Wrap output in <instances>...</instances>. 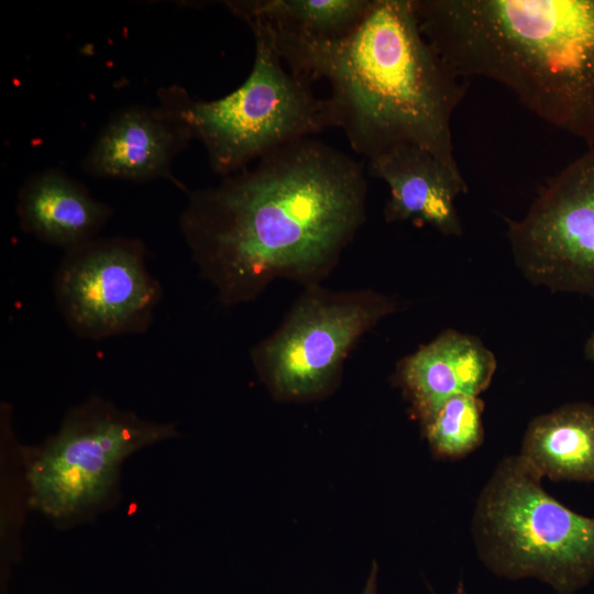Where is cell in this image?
Here are the masks:
<instances>
[{"mask_svg": "<svg viewBox=\"0 0 594 594\" xmlns=\"http://www.w3.org/2000/svg\"><path fill=\"white\" fill-rule=\"evenodd\" d=\"M585 355L587 360L592 361L594 363V331L590 336V338L586 341L585 344Z\"/></svg>", "mask_w": 594, "mask_h": 594, "instance_id": "cell-17", "label": "cell"}, {"mask_svg": "<svg viewBox=\"0 0 594 594\" xmlns=\"http://www.w3.org/2000/svg\"><path fill=\"white\" fill-rule=\"evenodd\" d=\"M541 480L518 455L504 458L477 498L474 544L494 574L572 594L594 578V518L561 504Z\"/></svg>", "mask_w": 594, "mask_h": 594, "instance_id": "cell-4", "label": "cell"}, {"mask_svg": "<svg viewBox=\"0 0 594 594\" xmlns=\"http://www.w3.org/2000/svg\"><path fill=\"white\" fill-rule=\"evenodd\" d=\"M255 42L252 70L231 94L195 100L179 86L158 92L204 145L213 173L229 176L290 143L334 128L329 102L285 67L270 26L248 19Z\"/></svg>", "mask_w": 594, "mask_h": 594, "instance_id": "cell-3", "label": "cell"}, {"mask_svg": "<svg viewBox=\"0 0 594 594\" xmlns=\"http://www.w3.org/2000/svg\"><path fill=\"white\" fill-rule=\"evenodd\" d=\"M367 170L389 188L384 208L387 222L419 220L444 235L462 234L455 200L469 188L459 167L405 144L370 158Z\"/></svg>", "mask_w": 594, "mask_h": 594, "instance_id": "cell-10", "label": "cell"}, {"mask_svg": "<svg viewBox=\"0 0 594 594\" xmlns=\"http://www.w3.org/2000/svg\"><path fill=\"white\" fill-rule=\"evenodd\" d=\"M518 457L541 479L594 482V405L566 404L534 418Z\"/></svg>", "mask_w": 594, "mask_h": 594, "instance_id": "cell-13", "label": "cell"}, {"mask_svg": "<svg viewBox=\"0 0 594 594\" xmlns=\"http://www.w3.org/2000/svg\"><path fill=\"white\" fill-rule=\"evenodd\" d=\"M452 594H470V593H468V591L465 590L463 582L460 581L459 585L457 586L455 591Z\"/></svg>", "mask_w": 594, "mask_h": 594, "instance_id": "cell-18", "label": "cell"}, {"mask_svg": "<svg viewBox=\"0 0 594 594\" xmlns=\"http://www.w3.org/2000/svg\"><path fill=\"white\" fill-rule=\"evenodd\" d=\"M179 436L99 396L70 408L42 444L24 448L29 504L58 526L92 518L117 498L123 462Z\"/></svg>", "mask_w": 594, "mask_h": 594, "instance_id": "cell-5", "label": "cell"}, {"mask_svg": "<svg viewBox=\"0 0 594 594\" xmlns=\"http://www.w3.org/2000/svg\"><path fill=\"white\" fill-rule=\"evenodd\" d=\"M372 0H241L224 6L242 20L262 19L273 28L315 38H337L364 18Z\"/></svg>", "mask_w": 594, "mask_h": 594, "instance_id": "cell-14", "label": "cell"}, {"mask_svg": "<svg viewBox=\"0 0 594 594\" xmlns=\"http://www.w3.org/2000/svg\"><path fill=\"white\" fill-rule=\"evenodd\" d=\"M496 367L495 355L480 339L449 329L402 359L394 383L421 424L452 396H479L490 386Z\"/></svg>", "mask_w": 594, "mask_h": 594, "instance_id": "cell-11", "label": "cell"}, {"mask_svg": "<svg viewBox=\"0 0 594 594\" xmlns=\"http://www.w3.org/2000/svg\"><path fill=\"white\" fill-rule=\"evenodd\" d=\"M484 403L479 396L457 395L447 399L420 424L432 454L439 459H461L484 441Z\"/></svg>", "mask_w": 594, "mask_h": 594, "instance_id": "cell-15", "label": "cell"}, {"mask_svg": "<svg viewBox=\"0 0 594 594\" xmlns=\"http://www.w3.org/2000/svg\"><path fill=\"white\" fill-rule=\"evenodd\" d=\"M162 295L145 245L132 238L98 237L65 252L54 276L61 316L88 340L146 332Z\"/></svg>", "mask_w": 594, "mask_h": 594, "instance_id": "cell-7", "label": "cell"}, {"mask_svg": "<svg viewBox=\"0 0 594 594\" xmlns=\"http://www.w3.org/2000/svg\"><path fill=\"white\" fill-rule=\"evenodd\" d=\"M515 263L535 285L594 297V148L541 188L518 221H508Z\"/></svg>", "mask_w": 594, "mask_h": 594, "instance_id": "cell-8", "label": "cell"}, {"mask_svg": "<svg viewBox=\"0 0 594 594\" xmlns=\"http://www.w3.org/2000/svg\"><path fill=\"white\" fill-rule=\"evenodd\" d=\"M264 22L292 73L329 82L334 128L354 152L370 160L410 144L459 167L451 120L468 82L421 33L414 0H372L362 21L337 38L297 35Z\"/></svg>", "mask_w": 594, "mask_h": 594, "instance_id": "cell-2", "label": "cell"}, {"mask_svg": "<svg viewBox=\"0 0 594 594\" xmlns=\"http://www.w3.org/2000/svg\"><path fill=\"white\" fill-rule=\"evenodd\" d=\"M194 140L186 121L170 107L131 106L101 129L82 161L95 177L132 182L164 178L189 190L172 173L174 158Z\"/></svg>", "mask_w": 594, "mask_h": 594, "instance_id": "cell-9", "label": "cell"}, {"mask_svg": "<svg viewBox=\"0 0 594 594\" xmlns=\"http://www.w3.org/2000/svg\"><path fill=\"white\" fill-rule=\"evenodd\" d=\"M16 213L24 232L68 252L98 238L113 209L64 172L47 169L22 185Z\"/></svg>", "mask_w": 594, "mask_h": 594, "instance_id": "cell-12", "label": "cell"}, {"mask_svg": "<svg viewBox=\"0 0 594 594\" xmlns=\"http://www.w3.org/2000/svg\"><path fill=\"white\" fill-rule=\"evenodd\" d=\"M187 195L180 231L224 306L277 278L318 284L366 219L364 165L312 138Z\"/></svg>", "mask_w": 594, "mask_h": 594, "instance_id": "cell-1", "label": "cell"}, {"mask_svg": "<svg viewBox=\"0 0 594 594\" xmlns=\"http://www.w3.org/2000/svg\"><path fill=\"white\" fill-rule=\"evenodd\" d=\"M377 574H378V565L374 561L372 563L370 574L367 576L366 583L361 594H378Z\"/></svg>", "mask_w": 594, "mask_h": 594, "instance_id": "cell-16", "label": "cell"}, {"mask_svg": "<svg viewBox=\"0 0 594 594\" xmlns=\"http://www.w3.org/2000/svg\"><path fill=\"white\" fill-rule=\"evenodd\" d=\"M396 306L371 289L307 286L278 329L252 349L251 360L277 399L321 398L339 383L343 362L360 338Z\"/></svg>", "mask_w": 594, "mask_h": 594, "instance_id": "cell-6", "label": "cell"}]
</instances>
